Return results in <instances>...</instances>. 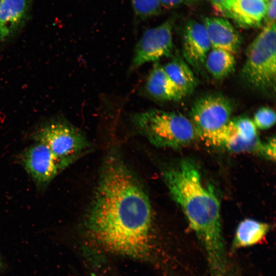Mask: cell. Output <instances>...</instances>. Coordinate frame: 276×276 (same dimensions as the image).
I'll list each match as a JSON object with an SVG mask.
<instances>
[{"instance_id":"1","label":"cell","mask_w":276,"mask_h":276,"mask_svg":"<svg viewBox=\"0 0 276 276\" xmlns=\"http://www.w3.org/2000/svg\"><path fill=\"white\" fill-rule=\"evenodd\" d=\"M152 222L144 188L120 157L109 155L88 212L89 233L109 251L142 258L149 250Z\"/></svg>"},{"instance_id":"2","label":"cell","mask_w":276,"mask_h":276,"mask_svg":"<svg viewBox=\"0 0 276 276\" xmlns=\"http://www.w3.org/2000/svg\"><path fill=\"white\" fill-rule=\"evenodd\" d=\"M164 178L205 251L212 276H226L220 205L213 188L203 183L198 166L190 159L167 169Z\"/></svg>"},{"instance_id":"3","label":"cell","mask_w":276,"mask_h":276,"mask_svg":"<svg viewBox=\"0 0 276 276\" xmlns=\"http://www.w3.org/2000/svg\"><path fill=\"white\" fill-rule=\"evenodd\" d=\"M131 120L138 131L157 147L177 148L197 137L191 120L179 113L151 109L133 114Z\"/></svg>"},{"instance_id":"4","label":"cell","mask_w":276,"mask_h":276,"mask_svg":"<svg viewBox=\"0 0 276 276\" xmlns=\"http://www.w3.org/2000/svg\"><path fill=\"white\" fill-rule=\"evenodd\" d=\"M275 24L265 26L246 50L241 76L248 86L256 90L275 91Z\"/></svg>"},{"instance_id":"5","label":"cell","mask_w":276,"mask_h":276,"mask_svg":"<svg viewBox=\"0 0 276 276\" xmlns=\"http://www.w3.org/2000/svg\"><path fill=\"white\" fill-rule=\"evenodd\" d=\"M232 112V104L227 98L210 94L194 102L190 120L197 137L206 145L223 147L228 136Z\"/></svg>"},{"instance_id":"6","label":"cell","mask_w":276,"mask_h":276,"mask_svg":"<svg viewBox=\"0 0 276 276\" xmlns=\"http://www.w3.org/2000/svg\"><path fill=\"white\" fill-rule=\"evenodd\" d=\"M36 142L51 150L61 170L83 153L89 143L81 131L66 121L57 120L41 126L33 135Z\"/></svg>"},{"instance_id":"7","label":"cell","mask_w":276,"mask_h":276,"mask_svg":"<svg viewBox=\"0 0 276 276\" xmlns=\"http://www.w3.org/2000/svg\"><path fill=\"white\" fill-rule=\"evenodd\" d=\"M174 18L146 30L137 42L129 66L132 72L143 64L170 56L173 51L172 29Z\"/></svg>"},{"instance_id":"8","label":"cell","mask_w":276,"mask_h":276,"mask_svg":"<svg viewBox=\"0 0 276 276\" xmlns=\"http://www.w3.org/2000/svg\"><path fill=\"white\" fill-rule=\"evenodd\" d=\"M22 166L39 186H45L60 171L56 159L44 144L36 142L21 157Z\"/></svg>"},{"instance_id":"9","label":"cell","mask_w":276,"mask_h":276,"mask_svg":"<svg viewBox=\"0 0 276 276\" xmlns=\"http://www.w3.org/2000/svg\"><path fill=\"white\" fill-rule=\"evenodd\" d=\"M211 48L203 24L194 19L189 20L184 26L182 38V53L186 62L199 70L204 65Z\"/></svg>"},{"instance_id":"10","label":"cell","mask_w":276,"mask_h":276,"mask_svg":"<svg viewBox=\"0 0 276 276\" xmlns=\"http://www.w3.org/2000/svg\"><path fill=\"white\" fill-rule=\"evenodd\" d=\"M202 24L212 48L224 50L234 55L238 51L241 35L227 19L219 16L205 17Z\"/></svg>"},{"instance_id":"11","label":"cell","mask_w":276,"mask_h":276,"mask_svg":"<svg viewBox=\"0 0 276 276\" xmlns=\"http://www.w3.org/2000/svg\"><path fill=\"white\" fill-rule=\"evenodd\" d=\"M266 7L267 3L261 0H228L224 17L242 28H257L263 21Z\"/></svg>"},{"instance_id":"12","label":"cell","mask_w":276,"mask_h":276,"mask_svg":"<svg viewBox=\"0 0 276 276\" xmlns=\"http://www.w3.org/2000/svg\"><path fill=\"white\" fill-rule=\"evenodd\" d=\"M30 0H1L0 4V40L16 31L25 22Z\"/></svg>"},{"instance_id":"13","label":"cell","mask_w":276,"mask_h":276,"mask_svg":"<svg viewBox=\"0 0 276 276\" xmlns=\"http://www.w3.org/2000/svg\"><path fill=\"white\" fill-rule=\"evenodd\" d=\"M145 88L150 97L158 101H178L183 97L167 74L163 66L158 63H155L150 71Z\"/></svg>"},{"instance_id":"14","label":"cell","mask_w":276,"mask_h":276,"mask_svg":"<svg viewBox=\"0 0 276 276\" xmlns=\"http://www.w3.org/2000/svg\"><path fill=\"white\" fill-rule=\"evenodd\" d=\"M270 229L268 223L245 219L238 224L232 247L233 250L254 246L262 242Z\"/></svg>"},{"instance_id":"15","label":"cell","mask_w":276,"mask_h":276,"mask_svg":"<svg viewBox=\"0 0 276 276\" xmlns=\"http://www.w3.org/2000/svg\"><path fill=\"white\" fill-rule=\"evenodd\" d=\"M163 67L183 97L194 91L198 84L197 79L189 65L182 58L176 56Z\"/></svg>"},{"instance_id":"16","label":"cell","mask_w":276,"mask_h":276,"mask_svg":"<svg viewBox=\"0 0 276 276\" xmlns=\"http://www.w3.org/2000/svg\"><path fill=\"white\" fill-rule=\"evenodd\" d=\"M235 63L233 54L224 50L211 48L206 57L204 65L214 78L222 80L234 71Z\"/></svg>"},{"instance_id":"17","label":"cell","mask_w":276,"mask_h":276,"mask_svg":"<svg viewBox=\"0 0 276 276\" xmlns=\"http://www.w3.org/2000/svg\"><path fill=\"white\" fill-rule=\"evenodd\" d=\"M263 144L259 137L251 142L241 139L236 134L231 124L229 125L228 136L223 147L229 151L236 152H252L262 153Z\"/></svg>"},{"instance_id":"18","label":"cell","mask_w":276,"mask_h":276,"mask_svg":"<svg viewBox=\"0 0 276 276\" xmlns=\"http://www.w3.org/2000/svg\"><path fill=\"white\" fill-rule=\"evenodd\" d=\"M231 124L237 135L245 141L251 142L258 137L255 123L247 117H239L231 119Z\"/></svg>"},{"instance_id":"19","label":"cell","mask_w":276,"mask_h":276,"mask_svg":"<svg viewBox=\"0 0 276 276\" xmlns=\"http://www.w3.org/2000/svg\"><path fill=\"white\" fill-rule=\"evenodd\" d=\"M134 12L141 19H147L160 13L162 6L158 0H131Z\"/></svg>"},{"instance_id":"20","label":"cell","mask_w":276,"mask_h":276,"mask_svg":"<svg viewBox=\"0 0 276 276\" xmlns=\"http://www.w3.org/2000/svg\"><path fill=\"white\" fill-rule=\"evenodd\" d=\"M275 111L272 108L262 107L255 112L252 121L257 128L267 129L275 124Z\"/></svg>"},{"instance_id":"21","label":"cell","mask_w":276,"mask_h":276,"mask_svg":"<svg viewBox=\"0 0 276 276\" xmlns=\"http://www.w3.org/2000/svg\"><path fill=\"white\" fill-rule=\"evenodd\" d=\"M275 0H268L267 3L266 13L263 19L265 26L275 24Z\"/></svg>"},{"instance_id":"22","label":"cell","mask_w":276,"mask_h":276,"mask_svg":"<svg viewBox=\"0 0 276 276\" xmlns=\"http://www.w3.org/2000/svg\"><path fill=\"white\" fill-rule=\"evenodd\" d=\"M268 159L274 161L275 158V137L270 138L268 141L263 143L261 153Z\"/></svg>"},{"instance_id":"23","label":"cell","mask_w":276,"mask_h":276,"mask_svg":"<svg viewBox=\"0 0 276 276\" xmlns=\"http://www.w3.org/2000/svg\"><path fill=\"white\" fill-rule=\"evenodd\" d=\"M162 7L168 9L174 8L182 5H192L200 0H158Z\"/></svg>"},{"instance_id":"24","label":"cell","mask_w":276,"mask_h":276,"mask_svg":"<svg viewBox=\"0 0 276 276\" xmlns=\"http://www.w3.org/2000/svg\"><path fill=\"white\" fill-rule=\"evenodd\" d=\"M217 13L224 16L225 7L228 0H209Z\"/></svg>"},{"instance_id":"25","label":"cell","mask_w":276,"mask_h":276,"mask_svg":"<svg viewBox=\"0 0 276 276\" xmlns=\"http://www.w3.org/2000/svg\"><path fill=\"white\" fill-rule=\"evenodd\" d=\"M3 267H4L3 262L0 256V272L2 271Z\"/></svg>"},{"instance_id":"26","label":"cell","mask_w":276,"mask_h":276,"mask_svg":"<svg viewBox=\"0 0 276 276\" xmlns=\"http://www.w3.org/2000/svg\"><path fill=\"white\" fill-rule=\"evenodd\" d=\"M261 1H263V2L267 3L268 0H261Z\"/></svg>"},{"instance_id":"27","label":"cell","mask_w":276,"mask_h":276,"mask_svg":"<svg viewBox=\"0 0 276 276\" xmlns=\"http://www.w3.org/2000/svg\"><path fill=\"white\" fill-rule=\"evenodd\" d=\"M1 0H0V4H1Z\"/></svg>"}]
</instances>
